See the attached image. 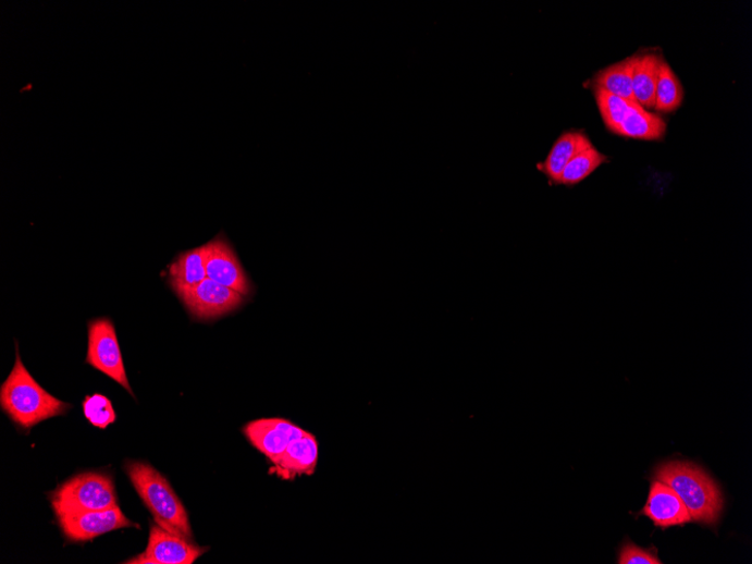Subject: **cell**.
Masks as SVG:
<instances>
[{
  "label": "cell",
  "instance_id": "obj_7",
  "mask_svg": "<svg viewBox=\"0 0 752 564\" xmlns=\"http://www.w3.org/2000/svg\"><path fill=\"white\" fill-rule=\"evenodd\" d=\"M208 551L182 537L169 532L157 523L150 527L146 551L127 560L130 564H192Z\"/></svg>",
  "mask_w": 752,
  "mask_h": 564
},
{
  "label": "cell",
  "instance_id": "obj_9",
  "mask_svg": "<svg viewBox=\"0 0 752 564\" xmlns=\"http://www.w3.org/2000/svg\"><path fill=\"white\" fill-rule=\"evenodd\" d=\"M307 433L292 421L282 418L257 419L247 424L244 434L271 463L275 462L288 445Z\"/></svg>",
  "mask_w": 752,
  "mask_h": 564
},
{
  "label": "cell",
  "instance_id": "obj_2",
  "mask_svg": "<svg viewBox=\"0 0 752 564\" xmlns=\"http://www.w3.org/2000/svg\"><path fill=\"white\" fill-rule=\"evenodd\" d=\"M125 470L155 522L169 532L192 541L188 514L168 479L145 462H127Z\"/></svg>",
  "mask_w": 752,
  "mask_h": 564
},
{
  "label": "cell",
  "instance_id": "obj_17",
  "mask_svg": "<svg viewBox=\"0 0 752 564\" xmlns=\"http://www.w3.org/2000/svg\"><path fill=\"white\" fill-rule=\"evenodd\" d=\"M661 60L656 54L636 57L633 93L640 107L655 108Z\"/></svg>",
  "mask_w": 752,
  "mask_h": 564
},
{
  "label": "cell",
  "instance_id": "obj_12",
  "mask_svg": "<svg viewBox=\"0 0 752 564\" xmlns=\"http://www.w3.org/2000/svg\"><path fill=\"white\" fill-rule=\"evenodd\" d=\"M319 457L317 439L307 433L293 441L286 451L273 462L272 473L283 480H294L315 474Z\"/></svg>",
  "mask_w": 752,
  "mask_h": 564
},
{
  "label": "cell",
  "instance_id": "obj_10",
  "mask_svg": "<svg viewBox=\"0 0 752 564\" xmlns=\"http://www.w3.org/2000/svg\"><path fill=\"white\" fill-rule=\"evenodd\" d=\"M205 246L208 279L248 295L251 285L233 247L221 236Z\"/></svg>",
  "mask_w": 752,
  "mask_h": 564
},
{
  "label": "cell",
  "instance_id": "obj_13",
  "mask_svg": "<svg viewBox=\"0 0 752 564\" xmlns=\"http://www.w3.org/2000/svg\"><path fill=\"white\" fill-rule=\"evenodd\" d=\"M594 147L582 131H567L555 142L543 162L537 169L548 180L551 185H557L567 163L579 152Z\"/></svg>",
  "mask_w": 752,
  "mask_h": 564
},
{
  "label": "cell",
  "instance_id": "obj_14",
  "mask_svg": "<svg viewBox=\"0 0 752 564\" xmlns=\"http://www.w3.org/2000/svg\"><path fill=\"white\" fill-rule=\"evenodd\" d=\"M207 278L206 246L182 253L170 268V282L176 294L199 285Z\"/></svg>",
  "mask_w": 752,
  "mask_h": 564
},
{
  "label": "cell",
  "instance_id": "obj_18",
  "mask_svg": "<svg viewBox=\"0 0 752 564\" xmlns=\"http://www.w3.org/2000/svg\"><path fill=\"white\" fill-rule=\"evenodd\" d=\"M605 162H607L605 155L595 147L588 148L567 163L557 185L574 187L590 177Z\"/></svg>",
  "mask_w": 752,
  "mask_h": 564
},
{
  "label": "cell",
  "instance_id": "obj_15",
  "mask_svg": "<svg viewBox=\"0 0 752 564\" xmlns=\"http://www.w3.org/2000/svg\"><path fill=\"white\" fill-rule=\"evenodd\" d=\"M634 61L636 57H631L622 62L609 65V68L597 74L594 85L622 98L631 107L642 108L633 93Z\"/></svg>",
  "mask_w": 752,
  "mask_h": 564
},
{
  "label": "cell",
  "instance_id": "obj_20",
  "mask_svg": "<svg viewBox=\"0 0 752 564\" xmlns=\"http://www.w3.org/2000/svg\"><path fill=\"white\" fill-rule=\"evenodd\" d=\"M594 91L601 115L608 130L614 132L628 117L631 106L600 86L594 85Z\"/></svg>",
  "mask_w": 752,
  "mask_h": 564
},
{
  "label": "cell",
  "instance_id": "obj_11",
  "mask_svg": "<svg viewBox=\"0 0 752 564\" xmlns=\"http://www.w3.org/2000/svg\"><path fill=\"white\" fill-rule=\"evenodd\" d=\"M642 514L649 517L657 527L664 529L692 522L688 508H686L677 492L657 480L650 488L648 502Z\"/></svg>",
  "mask_w": 752,
  "mask_h": 564
},
{
  "label": "cell",
  "instance_id": "obj_8",
  "mask_svg": "<svg viewBox=\"0 0 752 564\" xmlns=\"http://www.w3.org/2000/svg\"><path fill=\"white\" fill-rule=\"evenodd\" d=\"M65 537L73 542L90 541L120 528L139 527L119 507L109 511L70 512L57 514Z\"/></svg>",
  "mask_w": 752,
  "mask_h": 564
},
{
  "label": "cell",
  "instance_id": "obj_4",
  "mask_svg": "<svg viewBox=\"0 0 752 564\" xmlns=\"http://www.w3.org/2000/svg\"><path fill=\"white\" fill-rule=\"evenodd\" d=\"M51 503L56 514L119 507L113 480L103 474L76 476L53 492Z\"/></svg>",
  "mask_w": 752,
  "mask_h": 564
},
{
  "label": "cell",
  "instance_id": "obj_19",
  "mask_svg": "<svg viewBox=\"0 0 752 564\" xmlns=\"http://www.w3.org/2000/svg\"><path fill=\"white\" fill-rule=\"evenodd\" d=\"M683 90L665 60H661L658 82L656 88L655 109L658 112H674L682 103Z\"/></svg>",
  "mask_w": 752,
  "mask_h": 564
},
{
  "label": "cell",
  "instance_id": "obj_6",
  "mask_svg": "<svg viewBox=\"0 0 752 564\" xmlns=\"http://www.w3.org/2000/svg\"><path fill=\"white\" fill-rule=\"evenodd\" d=\"M177 295L189 314L200 320L222 317L237 309L244 302L241 293L208 278L199 285L182 291Z\"/></svg>",
  "mask_w": 752,
  "mask_h": 564
},
{
  "label": "cell",
  "instance_id": "obj_1",
  "mask_svg": "<svg viewBox=\"0 0 752 564\" xmlns=\"http://www.w3.org/2000/svg\"><path fill=\"white\" fill-rule=\"evenodd\" d=\"M0 407L24 429L64 415L72 408L57 400L30 376L21 359L19 347L14 368L0 388Z\"/></svg>",
  "mask_w": 752,
  "mask_h": 564
},
{
  "label": "cell",
  "instance_id": "obj_21",
  "mask_svg": "<svg viewBox=\"0 0 752 564\" xmlns=\"http://www.w3.org/2000/svg\"><path fill=\"white\" fill-rule=\"evenodd\" d=\"M86 419L95 427L106 429L116 420V414L108 396L103 394L87 395L83 403Z\"/></svg>",
  "mask_w": 752,
  "mask_h": 564
},
{
  "label": "cell",
  "instance_id": "obj_16",
  "mask_svg": "<svg viewBox=\"0 0 752 564\" xmlns=\"http://www.w3.org/2000/svg\"><path fill=\"white\" fill-rule=\"evenodd\" d=\"M666 122L658 117L631 107L628 117L615 128V134L639 140H661L666 134Z\"/></svg>",
  "mask_w": 752,
  "mask_h": 564
},
{
  "label": "cell",
  "instance_id": "obj_22",
  "mask_svg": "<svg viewBox=\"0 0 752 564\" xmlns=\"http://www.w3.org/2000/svg\"><path fill=\"white\" fill-rule=\"evenodd\" d=\"M619 564H662L657 550H642L633 543L626 544L619 552Z\"/></svg>",
  "mask_w": 752,
  "mask_h": 564
},
{
  "label": "cell",
  "instance_id": "obj_3",
  "mask_svg": "<svg viewBox=\"0 0 752 564\" xmlns=\"http://www.w3.org/2000/svg\"><path fill=\"white\" fill-rule=\"evenodd\" d=\"M656 480L669 486L688 508L692 520L714 525L720 518L724 496L716 483L689 462H670L656 471Z\"/></svg>",
  "mask_w": 752,
  "mask_h": 564
},
{
  "label": "cell",
  "instance_id": "obj_5",
  "mask_svg": "<svg viewBox=\"0 0 752 564\" xmlns=\"http://www.w3.org/2000/svg\"><path fill=\"white\" fill-rule=\"evenodd\" d=\"M86 363L122 385L130 394L131 389L116 331L109 318L95 319L88 324V350Z\"/></svg>",
  "mask_w": 752,
  "mask_h": 564
}]
</instances>
